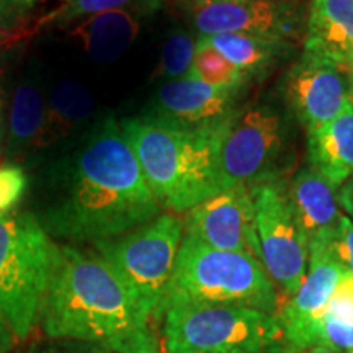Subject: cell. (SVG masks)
Instances as JSON below:
<instances>
[{
  "label": "cell",
  "mask_w": 353,
  "mask_h": 353,
  "mask_svg": "<svg viewBox=\"0 0 353 353\" xmlns=\"http://www.w3.org/2000/svg\"><path fill=\"white\" fill-rule=\"evenodd\" d=\"M50 179L52 198L39 223L64 239L92 244L113 239L162 211L113 117L88 132Z\"/></svg>",
  "instance_id": "1"
},
{
  "label": "cell",
  "mask_w": 353,
  "mask_h": 353,
  "mask_svg": "<svg viewBox=\"0 0 353 353\" xmlns=\"http://www.w3.org/2000/svg\"><path fill=\"white\" fill-rule=\"evenodd\" d=\"M44 334L56 341L92 343L117 353H162L131 290L97 252L61 247V260L44 303Z\"/></svg>",
  "instance_id": "2"
},
{
  "label": "cell",
  "mask_w": 353,
  "mask_h": 353,
  "mask_svg": "<svg viewBox=\"0 0 353 353\" xmlns=\"http://www.w3.org/2000/svg\"><path fill=\"white\" fill-rule=\"evenodd\" d=\"M120 126L162 208L182 214L223 192L219 145L226 130L188 131L144 114L126 118Z\"/></svg>",
  "instance_id": "3"
},
{
  "label": "cell",
  "mask_w": 353,
  "mask_h": 353,
  "mask_svg": "<svg viewBox=\"0 0 353 353\" xmlns=\"http://www.w3.org/2000/svg\"><path fill=\"white\" fill-rule=\"evenodd\" d=\"M174 304L241 306L276 316L281 296L252 255L213 249L183 234L164 309Z\"/></svg>",
  "instance_id": "4"
},
{
  "label": "cell",
  "mask_w": 353,
  "mask_h": 353,
  "mask_svg": "<svg viewBox=\"0 0 353 353\" xmlns=\"http://www.w3.org/2000/svg\"><path fill=\"white\" fill-rule=\"evenodd\" d=\"M61 247L32 213L0 216V316L19 341L41 321Z\"/></svg>",
  "instance_id": "5"
},
{
  "label": "cell",
  "mask_w": 353,
  "mask_h": 353,
  "mask_svg": "<svg viewBox=\"0 0 353 353\" xmlns=\"http://www.w3.org/2000/svg\"><path fill=\"white\" fill-rule=\"evenodd\" d=\"M162 353H283V334L255 309L174 304L162 314Z\"/></svg>",
  "instance_id": "6"
},
{
  "label": "cell",
  "mask_w": 353,
  "mask_h": 353,
  "mask_svg": "<svg viewBox=\"0 0 353 353\" xmlns=\"http://www.w3.org/2000/svg\"><path fill=\"white\" fill-rule=\"evenodd\" d=\"M185 234L183 221L161 213L143 226L94 244L154 322L162 319L167 288Z\"/></svg>",
  "instance_id": "7"
},
{
  "label": "cell",
  "mask_w": 353,
  "mask_h": 353,
  "mask_svg": "<svg viewBox=\"0 0 353 353\" xmlns=\"http://www.w3.org/2000/svg\"><path fill=\"white\" fill-rule=\"evenodd\" d=\"M288 167V125L283 114L270 105H257L234 117L219 145L223 190L283 180Z\"/></svg>",
  "instance_id": "8"
},
{
  "label": "cell",
  "mask_w": 353,
  "mask_h": 353,
  "mask_svg": "<svg viewBox=\"0 0 353 353\" xmlns=\"http://www.w3.org/2000/svg\"><path fill=\"white\" fill-rule=\"evenodd\" d=\"M252 196L260 263L283 303L296 293L306 276L309 241L290 203L285 179L252 187Z\"/></svg>",
  "instance_id": "9"
},
{
  "label": "cell",
  "mask_w": 353,
  "mask_h": 353,
  "mask_svg": "<svg viewBox=\"0 0 353 353\" xmlns=\"http://www.w3.org/2000/svg\"><path fill=\"white\" fill-rule=\"evenodd\" d=\"M190 17L200 37L249 34L296 46L304 39L307 7L304 0H193Z\"/></svg>",
  "instance_id": "10"
},
{
  "label": "cell",
  "mask_w": 353,
  "mask_h": 353,
  "mask_svg": "<svg viewBox=\"0 0 353 353\" xmlns=\"http://www.w3.org/2000/svg\"><path fill=\"white\" fill-rule=\"evenodd\" d=\"M334 237L309 242L307 272L301 286L276 312L283 334V353H298L316 345V330L332 293L348 275L334 252Z\"/></svg>",
  "instance_id": "11"
},
{
  "label": "cell",
  "mask_w": 353,
  "mask_h": 353,
  "mask_svg": "<svg viewBox=\"0 0 353 353\" xmlns=\"http://www.w3.org/2000/svg\"><path fill=\"white\" fill-rule=\"evenodd\" d=\"M348 72L325 57L303 52L281 79L280 92L306 132L319 130L348 105Z\"/></svg>",
  "instance_id": "12"
},
{
  "label": "cell",
  "mask_w": 353,
  "mask_h": 353,
  "mask_svg": "<svg viewBox=\"0 0 353 353\" xmlns=\"http://www.w3.org/2000/svg\"><path fill=\"white\" fill-rule=\"evenodd\" d=\"M241 92L213 87L192 76L167 81L152 95L144 117L188 131L219 132L239 113Z\"/></svg>",
  "instance_id": "13"
},
{
  "label": "cell",
  "mask_w": 353,
  "mask_h": 353,
  "mask_svg": "<svg viewBox=\"0 0 353 353\" xmlns=\"http://www.w3.org/2000/svg\"><path fill=\"white\" fill-rule=\"evenodd\" d=\"M185 236L228 252L249 254L260 262L252 188L232 187L206 198L185 218Z\"/></svg>",
  "instance_id": "14"
},
{
  "label": "cell",
  "mask_w": 353,
  "mask_h": 353,
  "mask_svg": "<svg viewBox=\"0 0 353 353\" xmlns=\"http://www.w3.org/2000/svg\"><path fill=\"white\" fill-rule=\"evenodd\" d=\"M157 6V0H138L131 7L97 13L83 19L72 34L95 63H114L138 38L141 19L156 10Z\"/></svg>",
  "instance_id": "15"
},
{
  "label": "cell",
  "mask_w": 353,
  "mask_h": 353,
  "mask_svg": "<svg viewBox=\"0 0 353 353\" xmlns=\"http://www.w3.org/2000/svg\"><path fill=\"white\" fill-rule=\"evenodd\" d=\"M303 46L348 72L353 68V0H311Z\"/></svg>",
  "instance_id": "16"
},
{
  "label": "cell",
  "mask_w": 353,
  "mask_h": 353,
  "mask_svg": "<svg viewBox=\"0 0 353 353\" xmlns=\"http://www.w3.org/2000/svg\"><path fill=\"white\" fill-rule=\"evenodd\" d=\"M288 198L309 242L335 236L342 216L337 188H334L314 167L306 165L298 170L288 187Z\"/></svg>",
  "instance_id": "17"
},
{
  "label": "cell",
  "mask_w": 353,
  "mask_h": 353,
  "mask_svg": "<svg viewBox=\"0 0 353 353\" xmlns=\"http://www.w3.org/2000/svg\"><path fill=\"white\" fill-rule=\"evenodd\" d=\"M309 165L314 167L334 188H341L353 175V105L321 126L307 132Z\"/></svg>",
  "instance_id": "18"
},
{
  "label": "cell",
  "mask_w": 353,
  "mask_h": 353,
  "mask_svg": "<svg viewBox=\"0 0 353 353\" xmlns=\"http://www.w3.org/2000/svg\"><path fill=\"white\" fill-rule=\"evenodd\" d=\"M48 108L46 97L34 79L26 77L13 90L8 117V154L25 156L44 148Z\"/></svg>",
  "instance_id": "19"
},
{
  "label": "cell",
  "mask_w": 353,
  "mask_h": 353,
  "mask_svg": "<svg viewBox=\"0 0 353 353\" xmlns=\"http://www.w3.org/2000/svg\"><path fill=\"white\" fill-rule=\"evenodd\" d=\"M203 43L214 48L229 63L239 68L252 81L267 74L278 61L285 59L293 51L294 44L249 34H214L200 37Z\"/></svg>",
  "instance_id": "20"
},
{
  "label": "cell",
  "mask_w": 353,
  "mask_h": 353,
  "mask_svg": "<svg viewBox=\"0 0 353 353\" xmlns=\"http://www.w3.org/2000/svg\"><path fill=\"white\" fill-rule=\"evenodd\" d=\"M48 121L44 148L87 125L95 113V99L87 87L72 79H63L51 87L46 99Z\"/></svg>",
  "instance_id": "21"
},
{
  "label": "cell",
  "mask_w": 353,
  "mask_h": 353,
  "mask_svg": "<svg viewBox=\"0 0 353 353\" xmlns=\"http://www.w3.org/2000/svg\"><path fill=\"white\" fill-rule=\"evenodd\" d=\"M188 76L213 87L232 88V90H244L250 83V79L239 68L229 63L226 57L221 56L210 44L203 43L200 38H198L196 54Z\"/></svg>",
  "instance_id": "22"
},
{
  "label": "cell",
  "mask_w": 353,
  "mask_h": 353,
  "mask_svg": "<svg viewBox=\"0 0 353 353\" xmlns=\"http://www.w3.org/2000/svg\"><path fill=\"white\" fill-rule=\"evenodd\" d=\"M196 43L198 39L185 30L172 32L162 48L156 77L169 79V81L187 77L196 54Z\"/></svg>",
  "instance_id": "23"
},
{
  "label": "cell",
  "mask_w": 353,
  "mask_h": 353,
  "mask_svg": "<svg viewBox=\"0 0 353 353\" xmlns=\"http://www.w3.org/2000/svg\"><path fill=\"white\" fill-rule=\"evenodd\" d=\"M138 0H68L64 7L46 17L44 21H54L56 25L64 26L72 21L81 20L83 17H92L101 12L120 10L130 6H134Z\"/></svg>",
  "instance_id": "24"
},
{
  "label": "cell",
  "mask_w": 353,
  "mask_h": 353,
  "mask_svg": "<svg viewBox=\"0 0 353 353\" xmlns=\"http://www.w3.org/2000/svg\"><path fill=\"white\" fill-rule=\"evenodd\" d=\"M28 176L17 165H6L0 169V216L8 214L23 198Z\"/></svg>",
  "instance_id": "25"
},
{
  "label": "cell",
  "mask_w": 353,
  "mask_h": 353,
  "mask_svg": "<svg viewBox=\"0 0 353 353\" xmlns=\"http://www.w3.org/2000/svg\"><path fill=\"white\" fill-rule=\"evenodd\" d=\"M316 345H325L342 353H353V325L322 317L316 330Z\"/></svg>",
  "instance_id": "26"
},
{
  "label": "cell",
  "mask_w": 353,
  "mask_h": 353,
  "mask_svg": "<svg viewBox=\"0 0 353 353\" xmlns=\"http://www.w3.org/2000/svg\"><path fill=\"white\" fill-rule=\"evenodd\" d=\"M324 316L353 325V278L350 275L343 276L337 285L329 299Z\"/></svg>",
  "instance_id": "27"
},
{
  "label": "cell",
  "mask_w": 353,
  "mask_h": 353,
  "mask_svg": "<svg viewBox=\"0 0 353 353\" xmlns=\"http://www.w3.org/2000/svg\"><path fill=\"white\" fill-rule=\"evenodd\" d=\"M334 252L341 263L345 267L348 275L353 278V223L342 213L339 221L337 232L332 241Z\"/></svg>",
  "instance_id": "28"
},
{
  "label": "cell",
  "mask_w": 353,
  "mask_h": 353,
  "mask_svg": "<svg viewBox=\"0 0 353 353\" xmlns=\"http://www.w3.org/2000/svg\"><path fill=\"white\" fill-rule=\"evenodd\" d=\"M30 7L32 3L25 0H0V30L23 37V30L19 26V21H21L26 8Z\"/></svg>",
  "instance_id": "29"
},
{
  "label": "cell",
  "mask_w": 353,
  "mask_h": 353,
  "mask_svg": "<svg viewBox=\"0 0 353 353\" xmlns=\"http://www.w3.org/2000/svg\"><path fill=\"white\" fill-rule=\"evenodd\" d=\"M39 353H117V352L107 350V348H103V347L92 345V343L64 341V343L51 345V347L44 348V350H41Z\"/></svg>",
  "instance_id": "30"
},
{
  "label": "cell",
  "mask_w": 353,
  "mask_h": 353,
  "mask_svg": "<svg viewBox=\"0 0 353 353\" xmlns=\"http://www.w3.org/2000/svg\"><path fill=\"white\" fill-rule=\"evenodd\" d=\"M339 206L345 211V216L353 223V175L337 190Z\"/></svg>",
  "instance_id": "31"
},
{
  "label": "cell",
  "mask_w": 353,
  "mask_h": 353,
  "mask_svg": "<svg viewBox=\"0 0 353 353\" xmlns=\"http://www.w3.org/2000/svg\"><path fill=\"white\" fill-rule=\"evenodd\" d=\"M17 342H19V339L15 337L7 321L0 316V353H10L15 348Z\"/></svg>",
  "instance_id": "32"
},
{
  "label": "cell",
  "mask_w": 353,
  "mask_h": 353,
  "mask_svg": "<svg viewBox=\"0 0 353 353\" xmlns=\"http://www.w3.org/2000/svg\"><path fill=\"white\" fill-rule=\"evenodd\" d=\"M3 103H6V95H3V88L0 85V154H2L3 132H6V125H3Z\"/></svg>",
  "instance_id": "33"
},
{
  "label": "cell",
  "mask_w": 353,
  "mask_h": 353,
  "mask_svg": "<svg viewBox=\"0 0 353 353\" xmlns=\"http://www.w3.org/2000/svg\"><path fill=\"white\" fill-rule=\"evenodd\" d=\"M298 353H342L339 350H334V348L325 347V345H314V347H309L306 350L298 352Z\"/></svg>",
  "instance_id": "34"
},
{
  "label": "cell",
  "mask_w": 353,
  "mask_h": 353,
  "mask_svg": "<svg viewBox=\"0 0 353 353\" xmlns=\"http://www.w3.org/2000/svg\"><path fill=\"white\" fill-rule=\"evenodd\" d=\"M347 81H348V101L353 105V68L348 70Z\"/></svg>",
  "instance_id": "35"
},
{
  "label": "cell",
  "mask_w": 353,
  "mask_h": 353,
  "mask_svg": "<svg viewBox=\"0 0 353 353\" xmlns=\"http://www.w3.org/2000/svg\"><path fill=\"white\" fill-rule=\"evenodd\" d=\"M229 2H236V0H229Z\"/></svg>",
  "instance_id": "36"
},
{
  "label": "cell",
  "mask_w": 353,
  "mask_h": 353,
  "mask_svg": "<svg viewBox=\"0 0 353 353\" xmlns=\"http://www.w3.org/2000/svg\"><path fill=\"white\" fill-rule=\"evenodd\" d=\"M309 2H311V0H309Z\"/></svg>",
  "instance_id": "37"
}]
</instances>
